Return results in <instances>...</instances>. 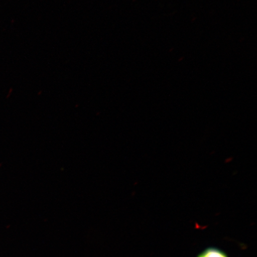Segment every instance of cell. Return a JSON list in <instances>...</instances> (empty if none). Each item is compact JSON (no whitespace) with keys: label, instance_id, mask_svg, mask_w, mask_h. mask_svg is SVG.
<instances>
[{"label":"cell","instance_id":"obj_1","mask_svg":"<svg viewBox=\"0 0 257 257\" xmlns=\"http://www.w3.org/2000/svg\"><path fill=\"white\" fill-rule=\"evenodd\" d=\"M197 257H228L226 253L216 248H208L202 251Z\"/></svg>","mask_w":257,"mask_h":257}]
</instances>
